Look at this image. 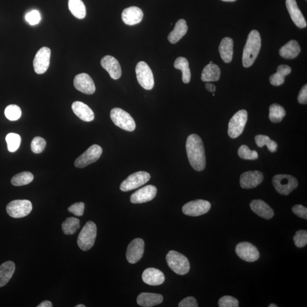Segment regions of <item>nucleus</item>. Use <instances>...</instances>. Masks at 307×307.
Returning <instances> with one entry per match:
<instances>
[{"label":"nucleus","mask_w":307,"mask_h":307,"mask_svg":"<svg viewBox=\"0 0 307 307\" xmlns=\"http://www.w3.org/2000/svg\"><path fill=\"white\" fill-rule=\"evenodd\" d=\"M61 228L66 235H73L80 228V220L75 217H68L61 224Z\"/></svg>","instance_id":"obj_34"},{"label":"nucleus","mask_w":307,"mask_h":307,"mask_svg":"<svg viewBox=\"0 0 307 307\" xmlns=\"http://www.w3.org/2000/svg\"><path fill=\"white\" fill-rule=\"evenodd\" d=\"M212 63H213L212 61H211L210 64H212Z\"/></svg>","instance_id":"obj_54"},{"label":"nucleus","mask_w":307,"mask_h":307,"mask_svg":"<svg viewBox=\"0 0 307 307\" xmlns=\"http://www.w3.org/2000/svg\"><path fill=\"white\" fill-rule=\"evenodd\" d=\"M222 1L225 2H234L235 1H236V0H222Z\"/></svg>","instance_id":"obj_51"},{"label":"nucleus","mask_w":307,"mask_h":307,"mask_svg":"<svg viewBox=\"0 0 307 307\" xmlns=\"http://www.w3.org/2000/svg\"><path fill=\"white\" fill-rule=\"evenodd\" d=\"M50 57L49 48L43 47L38 51L33 61L34 69L37 74L40 75L46 73L50 66Z\"/></svg>","instance_id":"obj_13"},{"label":"nucleus","mask_w":307,"mask_h":307,"mask_svg":"<svg viewBox=\"0 0 307 307\" xmlns=\"http://www.w3.org/2000/svg\"><path fill=\"white\" fill-rule=\"evenodd\" d=\"M145 242L141 238H135L131 241L126 250V257L130 264L138 262L144 253Z\"/></svg>","instance_id":"obj_15"},{"label":"nucleus","mask_w":307,"mask_h":307,"mask_svg":"<svg viewBox=\"0 0 307 307\" xmlns=\"http://www.w3.org/2000/svg\"><path fill=\"white\" fill-rule=\"evenodd\" d=\"M211 204L207 200H196L187 203L182 208L184 214L196 217L206 214L210 211Z\"/></svg>","instance_id":"obj_12"},{"label":"nucleus","mask_w":307,"mask_h":307,"mask_svg":"<svg viewBox=\"0 0 307 307\" xmlns=\"http://www.w3.org/2000/svg\"><path fill=\"white\" fill-rule=\"evenodd\" d=\"M143 17L142 10L136 6H131L123 10L121 18L126 25L133 26L142 21Z\"/></svg>","instance_id":"obj_21"},{"label":"nucleus","mask_w":307,"mask_h":307,"mask_svg":"<svg viewBox=\"0 0 307 307\" xmlns=\"http://www.w3.org/2000/svg\"><path fill=\"white\" fill-rule=\"evenodd\" d=\"M22 112L18 105H10L5 110L6 117L10 121H17L21 116Z\"/></svg>","instance_id":"obj_39"},{"label":"nucleus","mask_w":307,"mask_h":307,"mask_svg":"<svg viewBox=\"0 0 307 307\" xmlns=\"http://www.w3.org/2000/svg\"><path fill=\"white\" fill-rule=\"evenodd\" d=\"M298 100L300 104H307V84L304 85V86L300 90Z\"/></svg>","instance_id":"obj_48"},{"label":"nucleus","mask_w":307,"mask_h":307,"mask_svg":"<svg viewBox=\"0 0 307 307\" xmlns=\"http://www.w3.org/2000/svg\"><path fill=\"white\" fill-rule=\"evenodd\" d=\"M250 207L255 214L265 219H271L274 216V211L262 200H252L250 204Z\"/></svg>","instance_id":"obj_23"},{"label":"nucleus","mask_w":307,"mask_h":307,"mask_svg":"<svg viewBox=\"0 0 307 307\" xmlns=\"http://www.w3.org/2000/svg\"><path fill=\"white\" fill-rule=\"evenodd\" d=\"M16 266L12 261H7L0 266V288L9 282L15 273Z\"/></svg>","instance_id":"obj_29"},{"label":"nucleus","mask_w":307,"mask_h":307,"mask_svg":"<svg viewBox=\"0 0 307 307\" xmlns=\"http://www.w3.org/2000/svg\"><path fill=\"white\" fill-rule=\"evenodd\" d=\"M150 179V175L145 172H138L132 174L122 182L120 190L123 192H128L138 189L144 185Z\"/></svg>","instance_id":"obj_10"},{"label":"nucleus","mask_w":307,"mask_h":307,"mask_svg":"<svg viewBox=\"0 0 307 307\" xmlns=\"http://www.w3.org/2000/svg\"><path fill=\"white\" fill-rule=\"evenodd\" d=\"M293 213L300 218L304 219H307V208L302 206V205L298 204L293 206L292 208Z\"/></svg>","instance_id":"obj_46"},{"label":"nucleus","mask_w":307,"mask_h":307,"mask_svg":"<svg viewBox=\"0 0 307 307\" xmlns=\"http://www.w3.org/2000/svg\"><path fill=\"white\" fill-rule=\"evenodd\" d=\"M96 235V225L94 222L88 221L78 234L77 238L78 247L83 251L90 250L95 244Z\"/></svg>","instance_id":"obj_4"},{"label":"nucleus","mask_w":307,"mask_h":307,"mask_svg":"<svg viewBox=\"0 0 307 307\" xmlns=\"http://www.w3.org/2000/svg\"><path fill=\"white\" fill-rule=\"evenodd\" d=\"M286 4L290 17L296 26L299 28H305L307 27L306 20L300 11L296 0H286Z\"/></svg>","instance_id":"obj_20"},{"label":"nucleus","mask_w":307,"mask_h":307,"mask_svg":"<svg viewBox=\"0 0 307 307\" xmlns=\"http://www.w3.org/2000/svg\"><path fill=\"white\" fill-rule=\"evenodd\" d=\"M85 204L84 203H76L68 208V211L70 213H73L75 216H81L84 214Z\"/></svg>","instance_id":"obj_45"},{"label":"nucleus","mask_w":307,"mask_h":307,"mask_svg":"<svg viewBox=\"0 0 307 307\" xmlns=\"http://www.w3.org/2000/svg\"><path fill=\"white\" fill-rule=\"evenodd\" d=\"M53 304L49 300H45V301L42 302L37 307H52Z\"/></svg>","instance_id":"obj_50"},{"label":"nucleus","mask_w":307,"mask_h":307,"mask_svg":"<svg viewBox=\"0 0 307 307\" xmlns=\"http://www.w3.org/2000/svg\"><path fill=\"white\" fill-rule=\"evenodd\" d=\"M269 307H277L278 306L275 305V304H271L270 305H269Z\"/></svg>","instance_id":"obj_52"},{"label":"nucleus","mask_w":307,"mask_h":307,"mask_svg":"<svg viewBox=\"0 0 307 307\" xmlns=\"http://www.w3.org/2000/svg\"><path fill=\"white\" fill-rule=\"evenodd\" d=\"M221 71L215 64H209L205 67L201 74V80L204 82L216 81L219 80Z\"/></svg>","instance_id":"obj_30"},{"label":"nucleus","mask_w":307,"mask_h":307,"mask_svg":"<svg viewBox=\"0 0 307 307\" xmlns=\"http://www.w3.org/2000/svg\"><path fill=\"white\" fill-rule=\"evenodd\" d=\"M6 141L9 151L14 153L19 148L20 143H21V138L19 135L16 133H9L6 136Z\"/></svg>","instance_id":"obj_38"},{"label":"nucleus","mask_w":307,"mask_h":307,"mask_svg":"<svg viewBox=\"0 0 307 307\" xmlns=\"http://www.w3.org/2000/svg\"><path fill=\"white\" fill-rule=\"evenodd\" d=\"M32 204L28 200H13L6 206L7 213L10 217L15 218L27 216L32 211Z\"/></svg>","instance_id":"obj_9"},{"label":"nucleus","mask_w":307,"mask_h":307,"mask_svg":"<svg viewBox=\"0 0 307 307\" xmlns=\"http://www.w3.org/2000/svg\"><path fill=\"white\" fill-rule=\"evenodd\" d=\"M46 145V142L43 138L36 136L31 143V149L33 153L40 154L43 152Z\"/></svg>","instance_id":"obj_41"},{"label":"nucleus","mask_w":307,"mask_h":307,"mask_svg":"<svg viewBox=\"0 0 307 307\" xmlns=\"http://www.w3.org/2000/svg\"><path fill=\"white\" fill-rule=\"evenodd\" d=\"M248 120V112L242 109L230 119L228 125V134L231 138H236L243 132Z\"/></svg>","instance_id":"obj_8"},{"label":"nucleus","mask_w":307,"mask_h":307,"mask_svg":"<svg viewBox=\"0 0 307 307\" xmlns=\"http://www.w3.org/2000/svg\"><path fill=\"white\" fill-rule=\"evenodd\" d=\"M135 73L140 85L146 90H152L154 86V78L149 65L145 61H139L136 64Z\"/></svg>","instance_id":"obj_7"},{"label":"nucleus","mask_w":307,"mask_h":307,"mask_svg":"<svg viewBox=\"0 0 307 307\" xmlns=\"http://www.w3.org/2000/svg\"><path fill=\"white\" fill-rule=\"evenodd\" d=\"M264 179V174L258 171H249L242 174L240 185L242 189H251L257 187Z\"/></svg>","instance_id":"obj_16"},{"label":"nucleus","mask_w":307,"mask_h":307,"mask_svg":"<svg viewBox=\"0 0 307 307\" xmlns=\"http://www.w3.org/2000/svg\"><path fill=\"white\" fill-rule=\"evenodd\" d=\"M72 109L78 118L85 122H91L95 118V115L92 109L83 102L75 101L72 105Z\"/></svg>","instance_id":"obj_24"},{"label":"nucleus","mask_w":307,"mask_h":307,"mask_svg":"<svg viewBox=\"0 0 307 307\" xmlns=\"http://www.w3.org/2000/svg\"><path fill=\"white\" fill-rule=\"evenodd\" d=\"M74 84L77 90L86 95H92L96 91L94 80L87 74L82 73L75 77Z\"/></svg>","instance_id":"obj_17"},{"label":"nucleus","mask_w":307,"mask_h":307,"mask_svg":"<svg viewBox=\"0 0 307 307\" xmlns=\"http://www.w3.org/2000/svg\"><path fill=\"white\" fill-rule=\"evenodd\" d=\"M219 51L222 59L225 63H230L233 58V40L230 37L222 39L219 46Z\"/></svg>","instance_id":"obj_27"},{"label":"nucleus","mask_w":307,"mask_h":307,"mask_svg":"<svg viewBox=\"0 0 307 307\" xmlns=\"http://www.w3.org/2000/svg\"><path fill=\"white\" fill-rule=\"evenodd\" d=\"M207 90L211 92H214L216 90V87L214 85L211 83H207L205 85Z\"/></svg>","instance_id":"obj_49"},{"label":"nucleus","mask_w":307,"mask_h":307,"mask_svg":"<svg viewBox=\"0 0 307 307\" xmlns=\"http://www.w3.org/2000/svg\"><path fill=\"white\" fill-rule=\"evenodd\" d=\"M293 239L296 247L302 248L306 247L307 244V231L304 230L296 231Z\"/></svg>","instance_id":"obj_42"},{"label":"nucleus","mask_w":307,"mask_h":307,"mask_svg":"<svg viewBox=\"0 0 307 307\" xmlns=\"http://www.w3.org/2000/svg\"><path fill=\"white\" fill-rule=\"evenodd\" d=\"M33 175L28 172H24L14 176L11 180V183L14 186H22L27 185L32 182Z\"/></svg>","instance_id":"obj_36"},{"label":"nucleus","mask_w":307,"mask_h":307,"mask_svg":"<svg viewBox=\"0 0 307 307\" xmlns=\"http://www.w3.org/2000/svg\"><path fill=\"white\" fill-rule=\"evenodd\" d=\"M174 67L182 71L183 83H189L191 80V75L189 63L186 58L184 57L177 58L174 63Z\"/></svg>","instance_id":"obj_33"},{"label":"nucleus","mask_w":307,"mask_h":307,"mask_svg":"<svg viewBox=\"0 0 307 307\" xmlns=\"http://www.w3.org/2000/svg\"><path fill=\"white\" fill-rule=\"evenodd\" d=\"M188 26L186 20L183 19L177 20L175 27L168 36V40L171 43L175 44L178 42L187 32Z\"/></svg>","instance_id":"obj_28"},{"label":"nucleus","mask_w":307,"mask_h":307,"mask_svg":"<svg viewBox=\"0 0 307 307\" xmlns=\"http://www.w3.org/2000/svg\"><path fill=\"white\" fill-rule=\"evenodd\" d=\"M102 149L100 146L94 145L88 148L83 154L75 160V166L77 168H84L96 162L100 158Z\"/></svg>","instance_id":"obj_11"},{"label":"nucleus","mask_w":307,"mask_h":307,"mask_svg":"<svg viewBox=\"0 0 307 307\" xmlns=\"http://www.w3.org/2000/svg\"><path fill=\"white\" fill-rule=\"evenodd\" d=\"M291 68L287 65H281L277 68V72L269 77V82L274 86H279L284 83L287 75L291 73Z\"/></svg>","instance_id":"obj_31"},{"label":"nucleus","mask_w":307,"mask_h":307,"mask_svg":"<svg viewBox=\"0 0 307 307\" xmlns=\"http://www.w3.org/2000/svg\"><path fill=\"white\" fill-rule=\"evenodd\" d=\"M26 21L31 25H36L40 22L41 17L40 13L36 10H32L27 14L25 16Z\"/></svg>","instance_id":"obj_44"},{"label":"nucleus","mask_w":307,"mask_h":307,"mask_svg":"<svg viewBox=\"0 0 307 307\" xmlns=\"http://www.w3.org/2000/svg\"><path fill=\"white\" fill-rule=\"evenodd\" d=\"M76 307H85V306L83 305H77Z\"/></svg>","instance_id":"obj_53"},{"label":"nucleus","mask_w":307,"mask_h":307,"mask_svg":"<svg viewBox=\"0 0 307 307\" xmlns=\"http://www.w3.org/2000/svg\"><path fill=\"white\" fill-rule=\"evenodd\" d=\"M218 307H238V300L230 296H224L218 300Z\"/></svg>","instance_id":"obj_43"},{"label":"nucleus","mask_w":307,"mask_h":307,"mask_svg":"<svg viewBox=\"0 0 307 307\" xmlns=\"http://www.w3.org/2000/svg\"><path fill=\"white\" fill-rule=\"evenodd\" d=\"M157 189L155 186L148 185L136 191L131 196V201L133 204H141L148 202L154 199L156 196Z\"/></svg>","instance_id":"obj_18"},{"label":"nucleus","mask_w":307,"mask_h":307,"mask_svg":"<svg viewBox=\"0 0 307 307\" xmlns=\"http://www.w3.org/2000/svg\"><path fill=\"white\" fill-rule=\"evenodd\" d=\"M269 118L274 123L281 122L286 114L285 109L278 104H272L269 107Z\"/></svg>","instance_id":"obj_35"},{"label":"nucleus","mask_w":307,"mask_h":307,"mask_svg":"<svg viewBox=\"0 0 307 307\" xmlns=\"http://www.w3.org/2000/svg\"><path fill=\"white\" fill-rule=\"evenodd\" d=\"M68 8L73 16L78 19H83L86 16V8L82 0H68Z\"/></svg>","instance_id":"obj_32"},{"label":"nucleus","mask_w":307,"mask_h":307,"mask_svg":"<svg viewBox=\"0 0 307 307\" xmlns=\"http://www.w3.org/2000/svg\"><path fill=\"white\" fill-rule=\"evenodd\" d=\"M300 47L295 40H291L281 48L280 56L287 59H294L300 53Z\"/></svg>","instance_id":"obj_26"},{"label":"nucleus","mask_w":307,"mask_h":307,"mask_svg":"<svg viewBox=\"0 0 307 307\" xmlns=\"http://www.w3.org/2000/svg\"><path fill=\"white\" fill-rule=\"evenodd\" d=\"M261 46L260 34L257 30H252L249 34L242 55V64L244 67L248 68L253 64L258 56Z\"/></svg>","instance_id":"obj_2"},{"label":"nucleus","mask_w":307,"mask_h":307,"mask_svg":"<svg viewBox=\"0 0 307 307\" xmlns=\"http://www.w3.org/2000/svg\"><path fill=\"white\" fill-rule=\"evenodd\" d=\"M101 65L114 80H117L122 74L121 68L118 61L114 57L105 56L102 58Z\"/></svg>","instance_id":"obj_19"},{"label":"nucleus","mask_w":307,"mask_h":307,"mask_svg":"<svg viewBox=\"0 0 307 307\" xmlns=\"http://www.w3.org/2000/svg\"><path fill=\"white\" fill-rule=\"evenodd\" d=\"M166 261L169 268L176 274L183 275L190 269L189 259L183 254L174 250H171L166 256Z\"/></svg>","instance_id":"obj_3"},{"label":"nucleus","mask_w":307,"mask_h":307,"mask_svg":"<svg viewBox=\"0 0 307 307\" xmlns=\"http://www.w3.org/2000/svg\"><path fill=\"white\" fill-rule=\"evenodd\" d=\"M235 252L239 257L246 262H253L257 261L259 258L257 248L247 242L238 244L235 248Z\"/></svg>","instance_id":"obj_14"},{"label":"nucleus","mask_w":307,"mask_h":307,"mask_svg":"<svg viewBox=\"0 0 307 307\" xmlns=\"http://www.w3.org/2000/svg\"><path fill=\"white\" fill-rule=\"evenodd\" d=\"M186 151L191 166L197 172H201L206 166V157L202 139L195 134L187 138Z\"/></svg>","instance_id":"obj_1"},{"label":"nucleus","mask_w":307,"mask_h":307,"mask_svg":"<svg viewBox=\"0 0 307 307\" xmlns=\"http://www.w3.org/2000/svg\"><path fill=\"white\" fill-rule=\"evenodd\" d=\"M110 115L112 121L119 128L128 132H133L135 129L134 119L123 109L118 108L112 109Z\"/></svg>","instance_id":"obj_5"},{"label":"nucleus","mask_w":307,"mask_h":307,"mask_svg":"<svg viewBox=\"0 0 307 307\" xmlns=\"http://www.w3.org/2000/svg\"><path fill=\"white\" fill-rule=\"evenodd\" d=\"M238 154L241 158L247 160H256L258 154L254 150H251L247 145H242L238 149Z\"/></svg>","instance_id":"obj_40"},{"label":"nucleus","mask_w":307,"mask_h":307,"mask_svg":"<svg viewBox=\"0 0 307 307\" xmlns=\"http://www.w3.org/2000/svg\"><path fill=\"white\" fill-rule=\"evenodd\" d=\"M179 307H197L198 305L195 298L192 296L187 297L181 301L178 305Z\"/></svg>","instance_id":"obj_47"},{"label":"nucleus","mask_w":307,"mask_h":307,"mask_svg":"<svg viewBox=\"0 0 307 307\" xmlns=\"http://www.w3.org/2000/svg\"><path fill=\"white\" fill-rule=\"evenodd\" d=\"M163 300V296L158 293L143 292L136 299L138 305L143 307H150L160 305Z\"/></svg>","instance_id":"obj_25"},{"label":"nucleus","mask_w":307,"mask_h":307,"mask_svg":"<svg viewBox=\"0 0 307 307\" xmlns=\"http://www.w3.org/2000/svg\"><path fill=\"white\" fill-rule=\"evenodd\" d=\"M255 141L259 148H262L263 146H266L271 153H275L277 151V143L273 141L267 135H257L255 137Z\"/></svg>","instance_id":"obj_37"},{"label":"nucleus","mask_w":307,"mask_h":307,"mask_svg":"<svg viewBox=\"0 0 307 307\" xmlns=\"http://www.w3.org/2000/svg\"><path fill=\"white\" fill-rule=\"evenodd\" d=\"M272 184L277 192L282 195H288L298 186V180L292 175H276L273 177Z\"/></svg>","instance_id":"obj_6"},{"label":"nucleus","mask_w":307,"mask_h":307,"mask_svg":"<svg viewBox=\"0 0 307 307\" xmlns=\"http://www.w3.org/2000/svg\"><path fill=\"white\" fill-rule=\"evenodd\" d=\"M142 280L146 284L156 286L162 285L165 278L163 273L158 269L148 268L143 271Z\"/></svg>","instance_id":"obj_22"}]
</instances>
